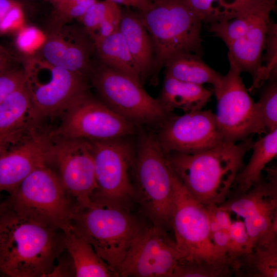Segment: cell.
<instances>
[{"instance_id": "obj_1", "label": "cell", "mask_w": 277, "mask_h": 277, "mask_svg": "<svg viewBox=\"0 0 277 277\" xmlns=\"http://www.w3.org/2000/svg\"><path fill=\"white\" fill-rule=\"evenodd\" d=\"M65 250L63 232L26 220L8 206L0 217V275L43 277Z\"/></svg>"}, {"instance_id": "obj_2", "label": "cell", "mask_w": 277, "mask_h": 277, "mask_svg": "<svg viewBox=\"0 0 277 277\" xmlns=\"http://www.w3.org/2000/svg\"><path fill=\"white\" fill-rule=\"evenodd\" d=\"M252 136L194 154L171 152L168 160L196 201L205 206L219 205L228 197L236 175L245 165L244 158L251 149Z\"/></svg>"}, {"instance_id": "obj_3", "label": "cell", "mask_w": 277, "mask_h": 277, "mask_svg": "<svg viewBox=\"0 0 277 277\" xmlns=\"http://www.w3.org/2000/svg\"><path fill=\"white\" fill-rule=\"evenodd\" d=\"M133 168L134 195L152 224L171 229L172 168L156 134L141 130Z\"/></svg>"}, {"instance_id": "obj_4", "label": "cell", "mask_w": 277, "mask_h": 277, "mask_svg": "<svg viewBox=\"0 0 277 277\" xmlns=\"http://www.w3.org/2000/svg\"><path fill=\"white\" fill-rule=\"evenodd\" d=\"M139 17L152 42L154 81L174 56L183 52L202 55V23L185 0H154Z\"/></svg>"}, {"instance_id": "obj_5", "label": "cell", "mask_w": 277, "mask_h": 277, "mask_svg": "<svg viewBox=\"0 0 277 277\" xmlns=\"http://www.w3.org/2000/svg\"><path fill=\"white\" fill-rule=\"evenodd\" d=\"M71 225L117 274L132 240L143 227L123 206L95 203L87 207L75 205Z\"/></svg>"}, {"instance_id": "obj_6", "label": "cell", "mask_w": 277, "mask_h": 277, "mask_svg": "<svg viewBox=\"0 0 277 277\" xmlns=\"http://www.w3.org/2000/svg\"><path fill=\"white\" fill-rule=\"evenodd\" d=\"M6 200L10 208L29 221L62 231L71 225L75 204L46 165L33 171Z\"/></svg>"}, {"instance_id": "obj_7", "label": "cell", "mask_w": 277, "mask_h": 277, "mask_svg": "<svg viewBox=\"0 0 277 277\" xmlns=\"http://www.w3.org/2000/svg\"><path fill=\"white\" fill-rule=\"evenodd\" d=\"M24 67L25 84L31 102L29 118L34 121L62 116L87 92L86 76L54 66L37 55L28 59Z\"/></svg>"}, {"instance_id": "obj_8", "label": "cell", "mask_w": 277, "mask_h": 277, "mask_svg": "<svg viewBox=\"0 0 277 277\" xmlns=\"http://www.w3.org/2000/svg\"><path fill=\"white\" fill-rule=\"evenodd\" d=\"M172 173L173 211L171 226L183 256L182 261L228 264L232 266V261L212 241L206 206L192 197L172 168Z\"/></svg>"}, {"instance_id": "obj_9", "label": "cell", "mask_w": 277, "mask_h": 277, "mask_svg": "<svg viewBox=\"0 0 277 277\" xmlns=\"http://www.w3.org/2000/svg\"><path fill=\"white\" fill-rule=\"evenodd\" d=\"M92 82L101 101L135 125L160 127L172 115L135 78L103 63L91 72Z\"/></svg>"}, {"instance_id": "obj_10", "label": "cell", "mask_w": 277, "mask_h": 277, "mask_svg": "<svg viewBox=\"0 0 277 277\" xmlns=\"http://www.w3.org/2000/svg\"><path fill=\"white\" fill-rule=\"evenodd\" d=\"M122 138L89 141L97 185L92 197L95 203L123 206L134 195L135 152L130 143Z\"/></svg>"}, {"instance_id": "obj_11", "label": "cell", "mask_w": 277, "mask_h": 277, "mask_svg": "<svg viewBox=\"0 0 277 277\" xmlns=\"http://www.w3.org/2000/svg\"><path fill=\"white\" fill-rule=\"evenodd\" d=\"M220 86L214 90L217 100L215 114L226 143H236L255 134H266L256 105L249 94L241 72L232 63Z\"/></svg>"}, {"instance_id": "obj_12", "label": "cell", "mask_w": 277, "mask_h": 277, "mask_svg": "<svg viewBox=\"0 0 277 277\" xmlns=\"http://www.w3.org/2000/svg\"><path fill=\"white\" fill-rule=\"evenodd\" d=\"M50 137L103 140L135 133V124L115 113L87 92L77 97L61 116Z\"/></svg>"}, {"instance_id": "obj_13", "label": "cell", "mask_w": 277, "mask_h": 277, "mask_svg": "<svg viewBox=\"0 0 277 277\" xmlns=\"http://www.w3.org/2000/svg\"><path fill=\"white\" fill-rule=\"evenodd\" d=\"M265 177L246 191L229 195L221 206L243 219L252 249L277 238V171L267 169Z\"/></svg>"}, {"instance_id": "obj_14", "label": "cell", "mask_w": 277, "mask_h": 277, "mask_svg": "<svg viewBox=\"0 0 277 277\" xmlns=\"http://www.w3.org/2000/svg\"><path fill=\"white\" fill-rule=\"evenodd\" d=\"M183 256L167 230L153 225L143 227L132 240L122 261L121 276L172 277Z\"/></svg>"}, {"instance_id": "obj_15", "label": "cell", "mask_w": 277, "mask_h": 277, "mask_svg": "<svg viewBox=\"0 0 277 277\" xmlns=\"http://www.w3.org/2000/svg\"><path fill=\"white\" fill-rule=\"evenodd\" d=\"M50 156L58 166L63 186L76 205L81 207L93 205L92 197L97 185L90 142L58 138L51 144Z\"/></svg>"}, {"instance_id": "obj_16", "label": "cell", "mask_w": 277, "mask_h": 277, "mask_svg": "<svg viewBox=\"0 0 277 277\" xmlns=\"http://www.w3.org/2000/svg\"><path fill=\"white\" fill-rule=\"evenodd\" d=\"M156 136L167 154L197 153L225 142L215 115L210 110L172 115L160 127Z\"/></svg>"}, {"instance_id": "obj_17", "label": "cell", "mask_w": 277, "mask_h": 277, "mask_svg": "<svg viewBox=\"0 0 277 277\" xmlns=\"http://www.w3.org/2000/svg\"><path fill=\"white\" fill-rule=\"evenodd\" d=\"M94 44L85 30L66 25L53 27L37 56L57 67L82 74L91 73Z\"/></svg>"}, {"instance_id": "obj_18", "label": "cell", "mask_w": 277, "mask_h": 277, "mask_svg": "<svg viewBox=\"0 0 277 277\" xmlns=\"http://www.w3.org/2000/svg\"><path fill=\"white\" fill-rule=\"evenodd\" d=\"M50 137L34 135L0 156V192L14 193L35 169L50 160Z\"/></svg>"}, {"instance_id": "obj_19", "label": "cell", "mask_w": 277, "mask_h": 277, "mask_svg": "<svg viewBox=\"0 0 277 277\" xmlns=\"http://www.w3.org/2000/svg\"><path fill=\"white\" fill-rule=\"evenodd\" d=\"M276 7V0L265 6L245 33L227 46L229 62L241 72L249 73L253 82L261 68L262 57L269 26L270 14Z\"/></svg>"}, {"instance_id": "obj_20", "label": "cell", "mask_w": 277, "mask_h": 277, "mask_svg": "<svg viewBox=\"0 0 277 277\" xmlns=\"http://www.w3.org/2000/svg\"><path fill=\"white\" fill-rule=\"evenodd\" d=\"M119 30L138 67L143 83L153 76L154 52L149 35L139 16L130 11H122Z\"/></svg>"}, {"instance_id": "obj_21", "label": "cell", "mask_w": 277, "mask_h": 277, "mask_svg": "<svg viewBox=\"0 0 277 277\" xmlns=\"http://www.w3.org/2000/svg\"><path fill=\"white\" fill-rule=\"evenodd\" d=\"M65 250L77 277L117 276L116 271L96 253L91 245L78 234L72 226L63 231Z\"/></svg>"}, {"instance_id": "obj_22", "label": "cell", "mask_w": 277, "mask_h": 277, "mask_svg": "<svg viewBox=\"0 0 277 277\" xmlns=\"http://www.w3.org/2000/svg\"><path fill=\"white\" fill-rule=\"evenodd\" d=\"M212 94L203 85L179 81L165 75L157 100L168 112L179 109L187 113L202 110Z\"/></svg>"}, {"instance_id": "obj_23", "label": "cell", "mask_w": 277, "mask_h": 277, "mask_svg": "<svg viewBox=\"0 0 277 277\" xmlns=\"http://www.w3.org/2000/svg\"><path fill=\"white\" fill-rule=\"evenodd\" d=\"M251 149L252 155L236 175L229 195L243 193L260 181L262 171L277 155V129L253 142Z\"/></svg>"}, {"instance_id": "obj_24", "label": "cell", "mask_w": 277, "mask_h": 277, "mask_svg": "<svg viewBox=\"0 0 277 277\" xmlns=\"http://www.w3.org/2000/svg\"><path fill=\"white\" fill-rule=\"evenodd\" d=\"M201 55L193 52H183L174 56L164 66L165 75L198 85L210 84L214 90L217 89L223 75L206 64Z\"/></svg>"}, {"instance_id": "obj_25", "label": "cell", "mask_w": 277, "mask_h": 277, "mask_svg": "<svg viewBox=\"0 0 277 277\" xmlns=\"http://www.w3.org/2000/svg\"><path fill=\"white\" fill-rule=\"evenodd\" d=\"M232 269L236 277H276L277 238L236 257Z\"/></svg>"}, {"instance_id": "obj_26", "label": "cell", "mask_w": 277, "mask_h": 277, "mask_svg": "<svg viewBox=\"0 0 277 277\" xmlns=\"http://www.w3.org/2000/svg\"><path fill=\"white\" fill-rule=\"evenodd\" d=\"M93 43L94 51L103 64L126 73L142 83L138 67L119 29L109 35L93 41Z\"/></svg>"}, {"instance_id": "obj_27", "label": "cell", "mask_w": 277, "mask_h": 277, "mask_svg": "<svg viewBox=\"0 0 277 277\" xmlns=\"http://www.w3.org/2000/svg\"><path fill=\"white\" fill-rule=\"evenodd\" d=\"M122 10L110 0L95 2L77 19L92 41L119 29Z\"/></svg>"}, {"instance_id": "obj_28", "label": "cell", "mask_w": 277, "mask_h": 277, "mask_svg": "<svg viewBox=\"0 0 277 277\" xmlns=\"http://www.w3.org/2000/svg\"><path fill=\"white\" fill-rule=\"evenodd\" d=\"M30 107L24 84L0 102V133L19 130L27 116L29 118Z\"/></svg>"}, {"instance_id": "obj_29", "label": "cell", "mask_w": 277, "mask_h": 277, "mask_svg": "<svg viewBox=\"0 0 277 277\" xmlns=\"http://www.w3.org/2000/svg\"><path fill=\"white\" fill-rule=\"evenodd\" d=\"M246 0H185L202 23L210 24L235 17Z\"/></svg>"}, {"instance_id": "obj_30", "label": "cell", "mask_w": 277, "mask_h": 277, "mask_svg": "<svg viewBox=\"0 0 277 277\" xmlns=\"http://www.w3.org/2000/svg\"><path fill=\"white\" fill-rule=\"evenodd\" d=\"M262 57L261 68L251 90L261 87L267 80H276L277 73V26L271 21Z\"/></svg>"}, {"instance_id": "obj_31", "label": "cell", "mask_w": 277, "mask_h": 277, "mask_svg": "<svg viewBox=\"0 0 277 277\" xmlns=\"http://www.w3.org/2000/svg\"><path fill=\"white\" fill-rule=\"evenodd\" d=\"M233 275L232 265L196 261H181L172 277H230Z\"/></svg>"}, {"instance_id": "obj_32", "label": "cell", "mask_w": 277, "mask_h": 277, "mask_svg": "<svg viewBox=\"0 0 277 277\" xmlns=\"http://www.w3.org/2000/svg\"><path fill=\"white\" fill-rule=\"evenodd\" d=\"M260 116L267 132L277 129V84L276 80L262 91L256 102Z\"/></svg>"}, {"instance_id": "obj_33", "label": "cell", "mask_w": 277, "mask_h": 277, "mask_svg": "<svg viewBox=\"0 0 277 277\" xmlns=\"http://www.w3.org/2000/svg\"><path fill=\"white\" fill-rule=\"evenodd\" d=\"M96 0H61L55 6L53 14V27L66 25L81 17Z\"/></svg>"}, {"instance_id": "obj_34", "label": "cell", "mask_w": 277, "mask_h": 277, "mask_svg": "<svg viewBox=\"0 0 277 277\" xmlns=\"http://www.w3.org/2000/svg\"><path fill=\"white\" fill-rule=\"evenodd\" d=\"M24 64L10 69L0 74V102L24 85L26 81Z\"/></svg>"}, {"instance_id": "obj_35", "label": "cell", "mask_w": 277, "mask_h": 277, "mask_svg": "<svg viewBox=\"0 0 277 277\" xmlns=\"http://www.w3.org/2000/svg\"><path fill=\"white\" fill-rule=\"evenodd\" d=\"M18 59L16 58L0 44V74L20 65Z\"/></svg>"}, {"instance_id": "obj_36", "label": "cell", "mask_w": 277, "mask_h": 277, "mask_svg": "<svg viewBox=\"0 0 277 277\" xmlns=\"http://www.w3.org/2000/svg\"><path fill=\"white\" fill-rule=\"evenodd\" d=\"M68 262L66 261H63L62 263H59L56 267L54 266L51 272L48 276H70L73 273L71 271H74L73 267H69L70 265Z\"/></svg>"}, {"instance_id": "obj_37", "label": "cell", "mask_w": 277, "mask_h": 277, "mask_svg": "<svg viewBox=\"0 0 277 277\" xmlns=\"http://www.w3.org/2000/svg\"><path fill=\"white\" fill-rule=\"evenodd\" d=\"M118 4L130 6L139 9L141 11L148 9L152 4L151 0H110Z\"/></svg>"}, {"instance_id": "obj_38", "label": "cell", "mask_w": 277, "mask_h": 277, "mask_svg": "<svg viewBox=\"0 0 277 277\" xmlns=\"http://www.w3.org/2000/svg\"><path fill=\"white\" fill-rule=\"evenodd\" d=\"M22 6L17 0H0V22L14 9Z\"/></svg>"}, {"instance_id": "obj_39", "label": "cell", "mask_w": 277, "mask_h": 277, "mask_svg": "<svg viewBox=\"0 0 277 277\" xmlns=\"http://www.w3.org/2000/svg\"><path fill=\"white\" fill-rule=\"evenodd\" d=\"M18 130L0 133V156L6 150L7 145L12 142Z\"/></svg>"}, {"instance_id": "obj_40", "label": "cell", "mask_w": 277, "mask_h": 277, "mask_svg": "<svg viewBox=\"0 0 277 277\" xmlns=\"http://www.w3.org/2000/svg\"><path fill=\"white\" fill-rule=\"evenodd\" d=\"M8 206V203L7 200L3 202L0 203V217L4 211L7 209Z\"/></svg>"}, {"instance_id": "obj_41", "label": "cell", "mask_w": 277, "mask_h": 277, "mask_svg": "<svg viewBox=\"0 0 277 277\" xmlns=\"http://www.w3.org/2000/svg\"><path fill=\"white\" fill-rule=\"evenodd\" d=\"M48 1H50L51 3H52L54 5V6L61 1V0H48Z\"/></svg>"}, {"instance_id": "obj_42", "label": "cell", "mask_w": 277, "mask_h": 277, "mask_svg": "<svg viewBox=\"0 0 277 277\" xmlns=\"http://www.w3.org/2000/svg\"><path fill=\"white\" fill-rule=\"evenodd\" d=\"M151 1L152 2V1H154V0H151Z\"/></svg>"}, {"instance_id": "obj_43", "label": "cell", "mask_w": 277, "mask_h": 277, "mask_svg": "<svg viewBox=\"0 0 277 277\" xmlns=\"http://www.w3.org/2000/svg\"><path fill=\"white\" fill-rule=\"evenodd\" d=\"M1 193V192H0Z\"/></svg>"}]
</instances>
